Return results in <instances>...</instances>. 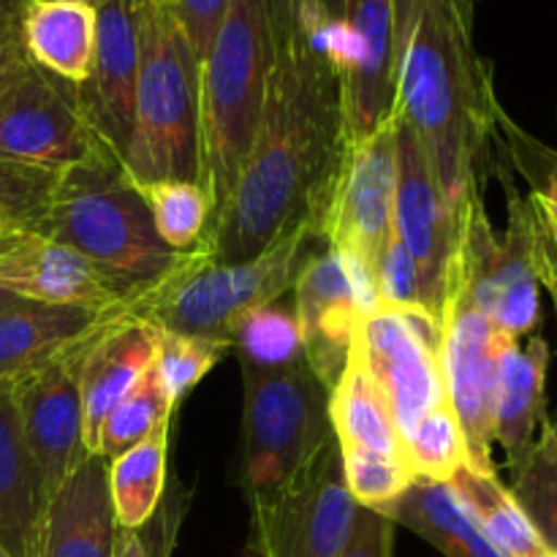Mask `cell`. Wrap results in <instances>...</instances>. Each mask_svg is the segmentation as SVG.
I'll list each match as a JSON object with an SVG mask.
<instances>
[{"label":"cell","mask_w":557,"mask_h":557,"mask_svg":"<svg viewBox=\"0 0 557 557\" xmlns=\"http://www.w3.org/2000/svg\"><path fill=\"white\" fill-rule=\"evenodd\" d=\"M270 11L275 49L259 128L201 245L215 264L256 259L302 223L321 234L348 150L341 22L313 0H270Z\"/></svg>","instance_id":"cell-1"},{"label":"cell","mask_w":557,"mask_h":557,"mask_svg":"<svg viewBox=\"0 0 557 557\" xmlns=\"http://www.w3.org/2000/svg\"><path fill=\"white\" fill-rule=\"evenodd\" d=\"M392 16L395 114L417 134L441 196L460 215L484 190L504 114L493 65L473 44V9L462 0H392Z\"/></svg>","instance_id":"cell-2"},{"label":"cell","mask_w":557,"mask_h":557,"mask_svg":"<svg viewBox=\"0 0 557 557\" xmlns=\"http://www.w3.org/2000/svg\"><path fill=\"white\" fill-rule=\"evenodd\" d=\"M38 234L76 250L125 310L161 288L196 256V250L177 253L163 245L150 207L109 147L60 172Z\"/></svg>","instance_id":"cell-3"},{"label":"cell","mask_w":557,"mask_h":557,"mask_svg":"<svg viewBox=\"0 0 557 557\" xmlns=\"http://www.w3.org/2000/svg\"><path fill=\"white\" fill-rule=\"evenodd\" d=\"M123 166L136 188L166 180L205 185L201 60L161 0H141L139 76Z\"/></svg>","instance_id":"cell-4"},{"label":"cell","mask_w":557,"mask_h":557,"mask_svg":"<svg viewBox=\"0 0 557 557\" xmlns=\"http://www.w3.org/2000/svg\"><path fill=\"white\" fill-rule=\"evenodd\" d=\"M272 49L270 0H228L215 41L201 60V156L212 221L253 147Z\"/></svg>","instance_id":"cell-5"},{"label":"cell","mask_w":557,"mask_h":557,"mask_svg":"<svg viewBox=\"0 0 557 557\" xmlns=\"http://www.w3.org/2000/svg\"><path fill=\"white\" fill-rule=\"evenodd\" d=\"M324 248L315 226L302 223L264 253L237 264H215L196 250L185 270L139 299L128 313L147 319L161 332L228 341V330L239 315L286 297L302 267Z\"/></svg>","instance_id":"cell-6"},{"label":"cell","mask_w":557,"mask_h":557,"mask_svg":"<svg viewBox=\"0 0 557 557\" xmlns=\"http://www.w3.org/2000/svg\"><path fill=\"white\" fill-rule=\"evenodd\" d=\"M239 490L248 509L292 487L332 438L330 389L308 362L286 370L243 368Z\"/></svg>","instance_id":"cell-7"},{"label":"cell","mask_w":557,"mask_h":557,"mask_svg":"<svg viewBox=\"0 0 557 557\" xmlns=\"http://www.w3.org/2000/svg\"><path fill=\"white\" fill-rule=\"evenodd\" d=\"M509 190V223L504 234H495L484 210V196H471L462 207V232L451 270L462 277L473 305L493 321L504 335L522 341L533 335L539 308V277L533 261V207L515 185Z\"/></svg>","instance_id":"cell-8"},{"label":"cell","mask_w":557,"mask_h":557,"mask_svg":"<svg viewBox=\"0 0 557 557\" xmlns=\"http://www.w3.org/2000/svg\"><path fill=\"white\" fill-rule=\"evenodd\" d=\"M354 504L332 435L308 471L275 500L250 509L245 557H341L351 533Z\"/></svg>","instance_id":"cell-9"},{"label":"cell","mask_w":557,"mask_h":557,"mask_svg":"<svg viewBox=\"0 0 557 557\" xmlns=\"http://www.w3.org/2000/svg\"><path fill=\"white\" fill-rule=\"evenodd\" d=\"M103 147L82 114L76 85L27 63L0 92V161L63 172Z\"/></svg>","instance_id":"cell-10"},{"label":"cell","mask_w":557,"mask_h":557,"mask_svg":"<svg viewBox=\"0 0 557 557\" xmlns=\"http://www.w3.org/2000/svg\"><path fill=\"white\" fill-rule=\"evenodd\" d=\"M395 150H397V183H395V221L397 234L411 253L419 272V308L441 324L444 319L446 286L460 248L462 212L457 215L441 196L428 158L417 134L395 114Z\"/></svg>","instance_id":"cell-11"},{"label":"cell","mask_w":557,"mask_h":557,"mask_svg":"<svg viewBox=\"0 0 557 557\" xmlns=\"http://www.w3.org/2000/svg\"><path fill=\"white\" fill-rule=\"evenodd\" d=\"M359 346L370 373L389 400L400 438H406L430 408L446 400L441 324L422 310L381 305L362 319Z\"/></svg>","instance_id":"cell-12"},{"label":"cell","mask_w":557,"mask_h":557,"mask_svg":"<svg viewBox=\"0 0 557 557\" xmlns=\"http://www.w3.org/2000/svg\"><path fill=\"white\" fill-rule=\"evenodd\" d=\"M441 370L446 397L457 413L468 444V462L495 473L493 462V395H495V326L473 305L455 270L446 286L441 319Z\"/></svg>","instance_id":"cell-13"},{"label":"cell","mask_w":557,"mask_h":557,"mask_svg":"<svg viewBox=\"0 0 557 557\" xmlns=\"http://www.w3.org/2000/svg\"><path fill=\"white\" fill-rule=\"evenodd\" d=\"M395 123L397 120L392 117L375 134L348 145L321 228L330 248L354 256L373 272L379 270V259L389 243L395 221Z\"/></svg>","instance_id":"cell-14"},{"label":"cell","mask_w":557,"mask_h":557,"mask_svg":"<svg viewBox=\"0 0 557 557\" xmlns=\"http://www.w3.org/2000/svg\"><path fill=\"white\" fill-rule=\"evenodd\" d=\"M98 332L76 343L52 364L11 386L22 435H25L27 451L36 462L38 476H41L47 500L87 457L85 444H82L79 375L87 346Z\"/></svg>","instance_id":"cell-15"},{"label":"cell","mask_w":557,"mask_h":557,"mask_svg":"<svg viewBox=\"0 0 557 557\" xmlns=\"http://www.w3.org/2000/svg\"><path fill=\"white\" fill-rule=\"evenodd\" d=\"M341 96L348 145H357L395 117L392 0L343 3Z\"/></svg>","instance_id":"cell-16"},{"label":"cell","mask_w":557,"mask_h":557,"mask_svg":"<svg viewBox=\"0 0 557 557\" xmlns=\"http://www.w3.org/2000/svg\"><path fill=\"white\" fill-rule=\"evenodd\" d=\"M96 5V52L90 76L76 87L79 109L98 139L123 161L134 123L136 76H139L141 0H92Z\"/></svg>","instance_id":"cell-17"},{"label":"cell","mask_w":557,"mask_h":557,"mask_svg":"<svg viewBox=\"0 0 557 557\" xmlns=\"http://www.w3.org/2000/svg\"><path fill=\"white\" fill-rule=\"evenodd\" d=\"M294 313L305 343V362L332 392L346 368L362 326V310L341 256L326 245L299 272L294 283Z\"/></svg>","instance_id":"cell-18"},{"label":"cell","mask_w":557,"mask_h":557,"mask_svg":"<svg viewBox=\"0 0 557 557\" xmlns=\"http://www.w3.org/2000/svg\"><path fill=\"white\" fill-rule=\"evenodd\" d=\"M158 348L161 330L128 310L114 315L90 341L79 375L82 444L87 455H98L103 422L158 362Z\"/></svg>","instance_id":"cell-19"},{"label":"cell","mask_w":557,"mask_h":557,"mask_svg":"<svg viewBox=\"0 0 557 557\" xmlns=\"http://www.w3.org/2000/svg\"><path fill=\"white\" fill-rule=\"evenodd\" d=\"M0 288L27 302L90 310L117 305L76 250L25 228L0 232Z\"/></svg>","instance_id":"cell-20"},{"label":"cell","mask_w":557,"mask_h":557,"mask_svg":"<svg viewBox=\"0 0 557 557\" xmlns=\"http://www.w3.org/2000/svg\"><path fill=\"white\" fill-rule=\"evenodd\" d=\"M117 520L109 493V460L87 455L47 500L36 557H114Z\"/></svg>","instance_id":"cell-21"},{"label":"cell","mask_w":557,"mask_h":557,"mask_svg":"<svg viewBox=\"0 0 557 557\" xmlns=\"http://www.w3.org/2000/svg\"><path fill=\"white\" fill-rule=\"evenodd\" d=\"M553 351L544 337L531 335L522 346L517 337L495 330V395L493 438L504 449L509 473L525 460L539 424L547 417V370Z\"/></svg>","instance_id":"cell-22"},{"label":"cell","mask_w":557,"mask_h":557,"mask_svg":"<svg viewBox=\"0 0 557 557\" xmlns=\"http://www.w3.org/2000/svg\"><path fill=\"white\" fill-rule=\"evenodd\" d=\"M125 310L114 305L107 310L76 308V305L20 302L0 313V389L38 373L63 357L69 348L107 326Z\"/></svg>","instance_id":"cell-23"},{"label":"cell","mask_w":557,"mask_h":557,"mask_svg":"<svg viewBox=\"0 0 557 557\" xmlns=\"http://www.w3.org/2000/svg\"><path fill=\"white\" fill-rule=\"evenodd\" d=\"M20 41L33 65L79 87L92 69L96 5L92 0H25Z\"/></svg>","instance_id":"cell-24"},{"label":"cell","mask_w":557,"mask_h":557,"mask_svg":"<svg viewBox=\"0 0 557 557\" xmlns=\"http://www.w3.org/2000/svg\"><path fill=\"white\" fill-rule=\"evenodd\" d=\"M47 495L36 471L11 389H0V549L36 557Z\"/></svg>","instance_id":"cell-25"},{"label":"cell","mask_w":557,"mask_h":557,"mask_svg":"<svg viewBox=\"0 0 557 557\" xmlns=\"http://www.w3.org/2000/svg\"><path fill=\"white\" fill-rule=\"evenodd\" d=\"M332 433L341 446H364L381 455L403 457V438L386 395L370 373L359 337L341 379L330 392ZM406 460V457H403Z\"/></svg>","instance_id":"cell-26"},{"label":"cell","mask_w":557,"mask_h":557,"mask_svg":"<svg viewBox=\"0 0 557 557\" xmlns=\"http://www.w3.org/2000/svg\"><path fill=\"white\" fill-rule=\"evenodd\" d=\"M381 515L406 525L446 557H506L457 504L449 484L417 479Z\"/></svg>","instance_id":"cell-27"},{"label":"cell","mask_w":557,"mask_h":557,"mask_svg":"<svg viewBox=\"0 0 557 557\" xmlns=\"http://www.w3.org/2000/svg\"><path fill=\"white\" fill-rule=\"evenodd\" d=\"M449 490L479 531L506 557H549L536 528L495 473L462 466L451 476Z\"/></svg>","instance_id":"cell-28"},{"label":"cell","mask_w":557,"mask_h":557,"mask_svg":"<svg viewBox=\"0 0 557 557\" xmlns=\"http://www.w3.org/2000/svg\"><path fill=\"white\" fill-rule=\"evenodd\" d=\"M169 433L172 419H163L139 444L109 462V493L117 528H141L161 506L166 495Z\"/></svg>","instance_id":"cell-29"},{"label":"cell","mask_w":557,"mask_h":557,"mask_svg":"<svg viewBox=\"0 0 557 557\" xmlns=\"http://www.w3.org/2000/svg\"><path fill=\"white\" fill-rule=\"evenodd\" d=\"M228 343L245 370H286L305 362L297 313L277 302L239 315L228 330Z\"/></svg>","instance_id":"cell-30"},{"label":"cell","mask_w":557,"mask_h":557,"mask_svg":"<svg viewBox=\"0 0 557 557\" xmlns=\"http://www.w3.org/2000/svg\"><path fill=\"white\" fill-rule=\"evenodd\" d=\"M509 493L549 555H557V417H544L525 460L511 471Z\"/></svg>","instance_id":"cell-31"},{"label":"cell","mask_w":557,"mask_h":557,"mask_svg":"<svg viewBox=\"0 0 557 557\" xmlns=\"http://www.w3.org/2000/svg\"><path fill=\"white\" fill-rule=\"evenodd\" d=\"M150 207L158 237L177 253L201 250L212 226V196L201 183L166 180L139 188Z\"/></svg>","instance_id":"cell-32"},{"label":"cell","mask_w":557,"mask_h":557,"mask_svg":"<svg viewBox=\"0 0 557 557\" xmlns=\"http://www.w3.org/2000/svg\"><path fill=\"white\" fill-rule=\"evenodd\" d=\"M403 457L413 479L449 484L451 476L468 462V444L449 397L430 408L417 428L403 438Z\"/></svg>","instance_id":"cell-33"},{"label":"cell","mask_w":557,"mask_h":557,"mask_svg":"<svg viewBox=\"0 0 557 557\" xmlns=\"http://www.w3.org/2000/svg\"><path fill=\"white\" fill-rule=\"evenodd\" d=\"M177 408L169 403L166 389L158 375V364H152L139 384L120 400V406L109 413L101 428V441H98V455L107 457L109 462L117 460L120 455L139 444L158 422L172 419Z\"/></svg>","instance_id":"cell-34"},{"label":"cell","mask_w":557,"mask_h":557,"mask_svg":"<svg viewBox=\"0 0 557 557\" xmlns=\"http://www.w3.org/2000/svg\"><path fill=\"white\" fill-rule=\"evenodd\" d=\"M343 479L351 493L354 504L364 509L384 511L386 506L395 504L417 479L403 457L381 455V451L364 449V446H341Z\"/></svg>","instance_id":"cell-35"},{"label":"cell","mask_w":557,"mask_h":557,"mask_svg":"<svg viewBox=\"0 0 557 557\" xmlns=\"http://www.w3.org/2000/svg\"><path fill=\"white\" fill-rule=\"evenodd\" d=\"M58 180L54 169L0 161V232H38L52 207Z\"/></svg>","instance_id":"cell-36"},{"label":"cell","mask_w":557,"mask_h":557,"mask_svg":"<svg viewBox=\"0 0 557 557\" xmlns=\"http://www.w3.org/2000/svg\"><path fill=\"white\" fill-rule=\"evenodd\" d=\"M228 351H232V343L218 341V337L161 332V348H158L156 364L169 403L177 408L190 395V389H196V384L226 359Z\"/></svg>","instance_id":"cell-37"},{"label":"cell","mask_w":557,"mask_h":557,"mask_svg":"<svg viewBox=\"0 0 557 557\" xmlns=\"http://www.w3.org/2000/svg\"><path fill=\"white\" fill-rule=\"evenodd\" d=\"M183 495H163L156 515L141 528H117L114 557H172V544L183 520Z\"/></svg>","instance_id":"cell-38"},{"label":"cell","mask_w":557,"mask_h":557,"mask_svg":"<svg viewBox=\"0 0 557 557\" xmlns=\"http://www.w3.org/2000/svg\"><path fill=\"white\" fill-rule=\"evenodd\" d=\"M379 294L381 305L395 310H422L419 308V272L406 245L392 232L384 253L379 259ZM424 313V310H422Z\"/></svg>","instance_id":"cell-39"},{"label":"cell","mask_w":557,"mask_h":557,"mask_svg":"<svg viewBox=\"0 0 557 557\" xmlns=\"http://www.w3.org/2000/svg\"><path fill=\"white\" fill-rule=\"evenodd\" d=\"M163 5L172 11L177 25L183 27V33L188 36L190 47L196 49L199 60H205L212 41H215V33L221 27L223 14H226L228 0H163Z\"/></svg>","instance_id":"cell-40"},{"label":"cell","mask_w":557,"mask_h":557,"mask_svg":"<svg viewBox=\"0 0 557 557\" xmlns=\"http://www.w3.org/2000/svg\"><path fill=\"white\" fill-rule=\"evenodd\" d=\"M395 522L375 509L357 506L348 533V544L341 557H392Z\"/></svg>","instance_id":"cell-41"},{"label":"cell","mask_w":557,"mask_h":557,"mask_svg":"<svg viewBox=\"0 0 557 557\" xmlns=\"http://www.w3.org/2000/svg\"><path fill=\"white\" fill-rule=\"evenodd\" d=\"M533 207V232H536V243H533V261H536V277L539 286L549 292V299L555 305L557 315V228L549 223L547 212L536 201V196L528 194Z\"/></svg>","instance_id":"cell-42"},{"label":"cell","mask_w":557,"mask_h":557,"mask_svg":"<svg viewBox=\"0 0 557 557\" xmlns=\"http://www.w3.org/2000/svg\"><path fill=\"white\" fill-rule=\"evenodd\" d=\"M27 63H30V58H27L25 47L20 41V30L0 41V92Z\"/></svg>","instance_id":"cell-43"},{"label":"cell","mask_w":557,"mask_h":557,"mask_svg":"<svg viewBox=\"0 0 557 557\" xmlns=\"http://www.w3.org/2000/svg\"><path fill=\"white\" fill-rule=\"evenodd\" d=\"M25 0H0V41L20 30V14Z\"/></svg>","instance_id":"cell-44"},{"label":"cell","mask_w":557,"mask_h":557,"mask_svg":"<svg viewBox=\"0 0 557 557\" xmlns=\"http://www.w3.org/2000/svg\"><path fill=\"white\" fill-rule=\"evenodd\" d=\"M313 3L319 5V9H324L326 14L332 16V20L341 22V16H343V3H346V0H313Z\"/></svg>","instance_id":"cell-45"},{"label":"cell","mask_w":557,"mask_h":557,"mask_svg":"<svg viewBox=\"0 0 557 557\" xmlns=\"http://www.w3.org/2000/svg\"><path fill=\"white\" fill-rule=\"evenodd\" d=\"M20 302H27V299H20V297H14V294H9V292H3V288H0V313H3V310H9V308H14V305H20Z\"/></svg>","instance_id":"cell-46"},{"label":"cell","mask_w":557,"mask_h":557,"mask_svg":"<svg viewBox=\"0 0 557 557\" xmlns=\"http://www.w3.org/2000/svg\"><path fill=\"white\" fill-rule=\"evenodd\" d=\"M533 196H536V194H533ZM536 201H539V205H542V210H544V212H547L549 223H553V226L557 228V210H555V207H553V205H547V201H544V199H542V196H536Z\"/></svg>","instance_id":"cell-47"},{"label":"cell","mask_w":557,"mask_h":557,"mask_svg":"<svg viewBox=\"0 0 557 557\" xmlns=\"http://www.w3.org/2000/svg\"><path fill=\"white\" fill-rule=\"evenodd\" d=\"M462 3H468V5H471V9H476V3H479V0H462Z\"/></svg>","instance_id":"cell-48"},{"label":"cell","mask_w":557,"mask_h":557,"mask_svg":"<svg viewBox=\"0 0 557 557\" xmlns=\"http://www.w3.org/2000/svg\"><path fill=\"white\" fill-rule=\"evenodd\" d=\"M0 557H5V553H3V549H0Z\"/></svg>","instance_id":"cell-49"},{"label":"cell","mask_w":557,"mask_h":557,"mask_svg":"<svg viewBox=\"0 0 557 557\" xmlns=\"http://www.w3.org/2000/svg\"><path fill=\"white\" fill-rule=\"evenodd\" d=\"M549 557H557V555H549Z\"/></svg>","instance_id":"cell-50"},{"label":"cell","mask_w":557,"mask_h":557,"mask_svg":"<svg viewBox=\"0 0 557 557\" xmlns=\"http://www.w3.org/2000/svg\"><path fill=\"white\" fill-rule=\"evenodd\" d=\"M161 3H163V0H161Z\"/></svg>","instance_id":"cell-51"}]
</instances>
